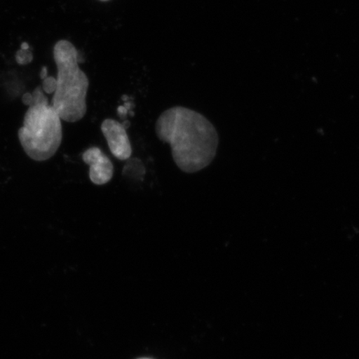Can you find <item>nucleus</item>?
I'll return each instance as SVG.
<instances>
[{
	"label": "nucleus",
	"mask_w": 359,
	"mask_h": 359,
	"mask_svg": "<svg viewBox=\"0 0 359 359\" xmlns=\"http://www.w3.org/2000/svg\"><path fill=\"white\" fill-rule=\"evenodd\" d=\"M57 69V86L52 107L67 123H77L87 112L89 80L79 66V52L67 40H60L53 48Z\"/></svg>",
	"instance_id": "nucleus-2"
},
{
	"label": "nucleus",
	"mask_w": 359,
	"mask_h": 359,
	"mask_svg": "<svg viewBox=\"0 0 359 359\" xmlns=\"http://www.w3.org/2000/svg\"><path fill=\"white\" fill-rule=\"evenodd\" d=\"M15 60L18 65H27L34 60L33 53L30 49H22L18 50L15 55Z\"/></svg>",
	"instance_id": "nucleus-6"
},
{
	"label": "nucleus",
	"mask_w": 359,
	"mask_h": 359,
	"mask_svg": "<svg viewBox=\"0 0 359 359\" xmlns=\"http://www.w3.org/2000/svg\"><path fill=\"white\" fill-rule=\"evenodd\" d=\"M33 100L20 128V144L29 158L48 161L56 154L62 140V119L45 96L42 87L32 93Z\"/></svg>",
	"instance_id": "nucleus-3"
},
{
	"label": "nucleus",
	"mask_w": 359,
	"mask_h": 359,
	"mask_svg": "<svg viewBox=\"0 0 359 359\" xmlns=\"http://www.w3.org/2000/svg\"><path fill=\"white\" fill-rule=\"evenodd\" d=\"M100 1L104 2V1H109V0H100Z\"/></svg>",
	"instance_id": "nucleus-11"
},
{
	"label": "nucleus",
	"mask_w": 359,
	"mask_h": 359,
	"mask_svg": "<svg viewBox=\"0 0 359 359\" xmlns=\"http://www.w3.org/2000/svg\"><path fill=\"white\" fill-rule=\"evenodd\" d=\"M155 131L160 141L168 143L174 163L183 172H200L208 168L217 155V129L194 110L170 107L157 119Z\"/></svg>",
	"instance_id": "nucleus-1"
},
{
	"label": "nucleus",
	"mask_w": 359,
	"mask_h": 359,
	"mask_svg": "<svg viewBox=\"0 0 359 359\" xmlns=\"http://www.w3.org/2000/svg\"><path fill=\"white\" fill-rule=\"evenodd\" d=\"M57 86V79L53 77H47L43 79L42 89L44 93H55Z\"/></svg>",
	"instance_id": "nucleus-7"
},
{
	"label": "nucleus",
	"mask_w": 359,
	"mask_h": 359,
	"mask_svg": "<svg viewBox=\"0 0 359 359\" xmlns=\"http://www.w3.org/2000/svg\"><path fill=\"white\" fill-rule=\"evenodd\" d=\"M83 161L89 165V178L95 185L109 183L114 177V165L98 147H90L83 154Z\"/></svg>",
	"instance_id": "nucleus-5"
},
{
	"label": "nucleus",
	"mask_w": 359,
	"mask_h": 359,
	"mask_svg": "<svg viewBox=\"0 0 359 359\" xmlns=\"http://www.w3.org/2000/svg\"><path fill=\"white\" fill-rule=\"evenodd\" d=\"M32 100H33L32 93H26L22 97V102L26 106H29L31 104V102H32Z\"/></svg>",
	"instance_id": "nucleus-8"
},
{
	"label": "nucleus",
	"mask_w": 359,
	"mask_h": 359,
	"mask_svg": "<svg viewBox=\"0 0 359 359\" xmlns=\"http://www.w3.org/2000/svg\"><path fill=\"white\" fill-rule=\"evenodd\" d=\"M101 130L111 154L121 161L130 159L133 154L132 145L123 124L107 118L103 121Z\"/></svg>",
	"instance_id": "nucleus-4"
},
{
	"label": "nucleus",
	"mask_w": 359,
	"mask_h": 359,
	"mask_svg": "<svg viewBox=\"0 0 359 359\" xmlns=\"http://www.w3.org/2000/svg\"><path fill=\"white\" fill-rule=\"evenodd\" d=\"M20 48H22V49H29V45L28 43H26V42L22 43L21 44Z\"/></svg>",
	"instance_id": "nucleus-10"
},
{
	"label": "nucleus",
	"mask_w": 359,
	"mask_h": 359,
	"mask_svg": "<svg viewBox=\"0 0 359 359\" xmlns=\"http://www.w3.org/2000/svg\"><path fill=\"white\" fill-rule=\"evenodd\" d=\"M138 359H151V358H138Z\"/></svg>",
	"instance_id": "nucleus-12"
},
{
	"label": "nucleus",
	"mask_w": 359,
	"mask_h": 359,
	"mask_svg": "<svg viewBox=\"0 0 359 359\" xmlns=\"http://www.w3.org/2000/svg\"><path fill=\"white\" fill-rule=\"evenodd\" d=\"M48 77V69L46 67H43L41 72H40V78L43 80Z\"/></svg>",
	"instance_id": "nucleus-9"
}]
</instances>
